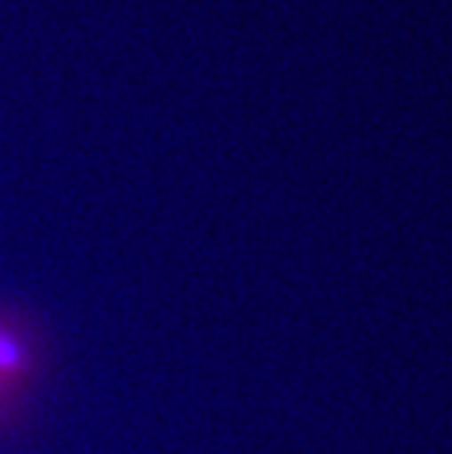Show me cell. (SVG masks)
<instances>
[{
	"instance_id": "1",
	"label": "cell",
	"mask_w": 452,
	"mask_h": 454,
	"mask_svg": "<svg viewBox=\"0 0 452 454\" xmlns=\"http://www.w3.org/2000/svg\"><path fill=\"white\" fill-rule=\"evenodd\" d=\"M47 364V343L38 324L17 308L0 305V384L28 397Z\"/></svg>"
},
{
	"instance_id": "2",
	"label": "cell",
	"mask_w": 452,
	"mask_h": 454,
	"mask_svg": "<svg viewBox=\"0 0 452 454\" xmlns=\"http://www.w3.org/2000/svg\"><path fill=\"white\" fill-rule=\"evenodd\" d=\"M22 408H25V397L0 384V433H9L20 425Z\"/></svg>"
}]
</instances>
